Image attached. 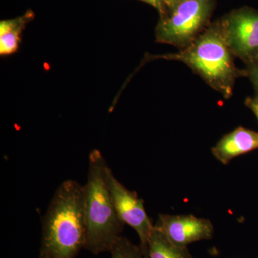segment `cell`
I'll return each mask as SVG.
<instances>
[{
	"label": "cell",
	"mask_w": 258,
	"mask_h": 258,
	"mask_svg": "<svg viewBox=\"0 0 258 258\" xmlns=\"http://www.w3.org/2000/svg\"><path fill=\"white\" fill-rule=\"evenodd\" d=\"M234 56L244 63L258 59V10L244 8L232 10L218 22Z\"/></svg>",
	"instance_id": "obj_5"
},
{
	"label": "cell",
	"mask_w": 258,
	"mask_h": 258,
	"mask_svg": "<svg viewBox=\"0 0 258 258\" xmlns=\"http://www.w3.org/2000/svg\"><path fill=\"white\" fill-rule=\"evenodd\" d=\"M147 4L152 5L155 9L158 10L160 16L165 15L167 13L168 10L165 5L163 3L162 0H141Z\"/></svg>",
	"instance_id": "obj_13"
},
{
	"label": "cell",
	"mask_w": 258,
	"mask_h": 258,
	"mask_svg": "<svg viewBox=\"0 0 258 258\" xmlns=\"http://www.w3.org/2000/svg\"><path fill=\"white\" fill-rule=\"evenodd\" d=\"M183 0H162L163 3L165 5L168 10L172 9V8H174V7H176V5L179 4Z\"/></svg>",
	"instance_id": "obj_15"
},
{
	"label": "cell",
	"mask_w": 258,
	"mask_h": 258,
	"mask_svg": "<svg viewBox=\"0 0 258 258\" xmlns=\"http://www.w3.org/2000/svg\"><path fill=\"white\" fill-rule=\"evenodd\" d=\"M246 72H247V76H248L252 81L258 96V59L252 63L247 66Z\"/></svg>",
	"instance_id": "obj_12"
},
{
	"label": "cell",
	"mask_w": 258,
	"mask_h": 258,
	"mask_svg": "<svg viewBox=\"0 0 258 258\" xmlns=\"http://www.w3.org/2000/svg\"><path fill=\"white\" fill-rule=\"evenodd\" d=\"M157 58L183 62L226 99L233 95L236 80L247 76L246 70L236 66L218 22L209 25L189 46Z\"/></svg>",
	"instance_id": "obj_3"
},
{
	"label": "cell",
	"mask_w": 258,
	"mask_h": 258,
	"mask_svg": "<svg viewBox=\"0 0 258 258\" xmlns=\"http://www.w3.org/2000/svg\"><path fill=\"white\" fill-rule=\"evenodd\" d=\"M111 253V258H145L140 246L135 245L123 236L117 241Z\"/></svg>",
	"instance_id": "obj_11"
},
{
	"label": "cell",
	"mask_w": 258,
	"mask_h": 258,
	"mask_svg": "<svg viewBox=\"0 0 258 258\" xmlns=\"http://www.w3.org/2000/svg\"><path fill=\"white\" fill-rule=\"evenodd\" d=\"M215 0H183L160 16L155 30L156 41L183 50L209 26Z\"/></svg>",
	"instance_id": "obj_4"
},
{
	"label": "cell",
	"mask_w": 258,
	"mask_h": 258,
	"mask_svg": "<svg viewBox=\"0 0 258 258\" xmlns=\"http://www.w3.org/2000/svg\"><path fill=\"white\" fill-rule=\"evenodd\" d=\"M258 149V132L239 127L225 134L212 147V153L217 160L227 164L232 159Z\"/></svg>",
	"instance_id": "obj_8"
},
{
	"label": "cell",
	"mask_w": 258,
	"mask_h": 258,
	"mask_svg": "<svg viewBox=\"0 0 258 258\" xmlns=\"http://www.w3.org/2000/svg\"><path fill=\"white\" fill-rule=\"evenodd\" d=\"M86 240L83 186L66 180L56 190L42 217L40 252L48 258H76Z\"/></svg>",
	"instance_id": "obj_1"
},
{
	"label": "cell",
	"mask_w": 258,
	"mask_h": 258,
	"mask_svg": "<svg viewBox=\"0 0 258 258\" xmlns=\"http://www.w3.org/2000/svg\"><path fill=\"white\" fill-rule=\"evenodd\" d=\"M154 226L172 243L181 247H187L198 241L210 240L214 235L213 225L210 220L192 215L160 214Z\"/></svg>",
	"instance_id": "obj_7"
},
{
	"label": "cell",
	"mask_w": 258,
	"mask_h": 258,
	"mask_svg": "<svg viewBox=\"0 0 258 258\" xmlns=\"http://www.w3.org/2000/svg\"><path fill=\"white\" fill-rule=\"evenodd\" d=\"M38 258H48L47 257L46 255H45V254L42 253V252H40V254H39Z\"/></svg>",
	"instance_id": "obj_16"
},
{
	"label": "cell",
	"mask_w": 258,
	"mask_h": 258,
	"mask_svg": "<svg viewBox=\"0 0 258 258\" xmlns=\"http://www.w3.org/2000/svg\"><path fill=\"white\" fill-rule=\"evenodd\" d=\"M245 105L256 115L258 120V96L254 98H248L245 101Z\"/></svg>",
	"instance_id": "obj_14"
},
{
	"label": "cell",
	"mask_w": 258,
	"mask_h": 258,
	"mask_svg": "<svg viewBox=\"0 0 258 258\" xmlns=\"http://www.w3.org/2000/svg\"><path fill=\"white\" fill-rule=\"evenodd\" d=\"M108 183L115 210L124 225L137 232L144 254L147 250L151 234L154 228L147 215L144 202L134 191H131L115 178L111 168L108 171Z\"/></svg>",
	"instance_id": "obj_6"
},
{
	"label": "cell",
	"mask_w": 258,
	"mask_h": 258,
	"mask_svg": "<svg viewBox=\"0 0 258 258\" xmlns=\"http://www.w3.org/2000/svg\"><path fill=\"white\" fill-rule=\"evenodd\" d=\"M145 258H193L187 247H181L172 243L159 229L154 226L147 250Z\"/></svg>",
	"instance_id": "obj_10"
},
{
	"label": "cell",
	"mask_w": 258,
	"mask_h": 258,
	"mask_svg": "<svg viewBox=\"0 0 258 258\" xmlns=\"http://www.w3.org/2000/svg\"><path fill=\"white\" fill-rule=\"evenodd\" d=\"M108 163L101 152L93 149L88 156L84 189L86 240L84 249L93 254L111 252L124 229L115 210L108 183Z\"/></svg>",
	"instance_id": "obj_2"
},
{
	"label": "cell",
	"mask_w": 258,
	"mask_h": 258,
	"mask_svg": "<svg viewBox=\"0 0 258 258\" xmlns=\"http://www.w3.org/2000/svg\"><path fill=\"white\" fill-rule=\"evenodd\" d=\"M34 18L33 12L28 10L22 16L0 22V55H10L18 50L22 34Z\"/></svg>",
	"instance_id": "obj_9"
}]
</instances>
